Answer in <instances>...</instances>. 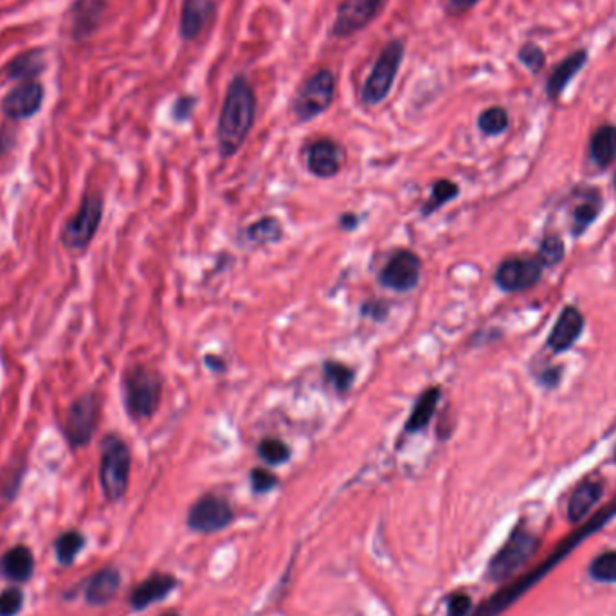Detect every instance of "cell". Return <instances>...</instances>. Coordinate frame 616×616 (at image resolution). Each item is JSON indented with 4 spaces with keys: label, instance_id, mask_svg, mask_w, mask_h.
Listing matches in <instances>:
<instances>
[{
    "label": "cell",
    "instance_id": "cell-1",
    "mask_svg": "<svg viewBox=\"0 0 616 616\" xmlns=\"http://www.w3.org/2000/svg\"><path fill=\"white\" fill-rule=\"evenodd\" d=\"M257 119V92L249 80L237 75L226 90L218 116L217 141L224 159L233 157L246 143Z\"/></svg>",
    "mask_w": 616,
    "mask_h": 616
},
{
    "label": "cell",
    "instance_id": "cell-2",
    "mask_svg": "<svg viewBox=\"0 0 616 616\" xmlns=\"http://www.w3.org/2000/svg\"><path fill=\"white\" fill-rule=\"evenodd\" d=\"M163 399V379L146 366H134L123 377V400L134 420H148L156 415Z\"/></svg>",
    "mask_w": 616,
    "mask_h": 616
},
{
    "label": "cell",
    "instance_id": "cell-3",
    "mask_svg": "<svg viewBox=\"0 0 616 616\" xmlns=\"http://www.w3.org/2000/svg\"><path fill=\"white\" fill-rule=\"evenodd\" d=\"M132 454L125 440L117 435H108L101 443L99 483L108 501H119L128 489Z\"/></svg>",
    "mask_w": 616,
    "mask_h": 616
},
{
    "label": "cell",
    "instance_id": "cell-4",
    "mask_svg": "<svg viewBox=\"0 0 616 616\" xmlns=\"http://www.w3.org/2000/svg\"><path fill=\"white\" fill-rule=\"evenodd\" d=\"M406 47L400 40H389L375 60L368 78L360 88V101L366 106L380 105L391 92L399 76Z\"/></svg>",
    "mask_w": 616,
    "mask_h": 616
},
{
    "label": "cell",
    "instance_id": "cell-5",
    "mask_svg": "<svg viewBox=\"0 0 616 616\" xmlns=\"http://www.w3.org/2000/svg\"><path fill=\"white\" fill-rule=\"evenodd\" d=\"M103 218V197L87 193L82 198L80 209L66 222L62 229V244L69 251H84L94 240Z\"/></svg>",
    "mask_w": 616,
    "mask_h": 616
},
{
    "label": "cell",
    "instance_id": "cell-6",
    "mask_svg": "<svg viewBox=\"0 0 616 616\" xmlns=\"http://www.w3.org/2000/svg\"><path fill=\"white\" fill-rule=\"evenodd\" d=\"M539 540L527 531L516 529L489 564V579L501 582L518 573L537 553Z\"/></svg>",
    "mask_w": 616,
    "mask_h": 616
},
{
    "label": "cell",
    "instance_id": "cell-7",
    "mask_svg": "<svg viewBox=\"0 0 616 616\" xmlns=\"http://www.w3.org/2000/svg\"><path fill=\"white\" fill-rule=\"evenodd\" d=\"M336 97V75L330 69H319L312 75L294 99V114L301 123L325 114Z\"/></svg>",
    "mask_w": 616,
    "mask_h": 616
},
{
    "label": "cell",
    "instance_id": "cell-8",
    "mask_svg": "<svg viewBox=\"0 0 616 616\" xmlns=\"http://www.w3.org/2000/svg\"><path fill=\"white\" fill-rule=\"evenodd\" d=\"M99 419V397L87 393L78 397L67 409L66 422L62 426L64 437L73 449L86 447L92 440Z\"/></svg>",
    "mask_w": 616,
    "mask_h": 616
},
{
    "label": "cell",
    "instance_id": "cell-9",
    "mask_svg": "<svg viewBox=\"0 0 616 616\" xmlns=\"http://www.w3.org/2000/svg\"><path fill=\"white\" fill-rule=\"evenodd\" d=\"M235 521L231 505L218 496H202L187 512V527L200 533H215L227 529Z\"/></svg>",
    "mask_w": 616,
    "mask_h": 616
},
{
    "label": "cell",
    "instance_id": "cell-10",
    "mask_svg": "<svg viewBox=\"0 0 616 616\" xmlns=\"http://www.w3.org/2000/svg\"><path fill=\"white\" fill-rule=\"evenodd\" d=\"M422 278V260L413 251H397L379 274V283L395 292L413 290Z\"/></svg>",
    "mask_w": 616,
    "mask_h": 616
},
{
    "label": "cell",
    "instance_id": "cell-11",
    "mask_svg": "<svg viewBox=\"0 0 616 616\" xmlns=\"http://www.w3.org/2000/svg\"><path fill=\"white\" fill-rule=\"evenodd\" d=\"M382 0H343L338 7L332 36L348 38L366 29L379 15Z\"/></svg>",
    "mask_w": 616,
    "mask_h": 616
},
{
    "label": "cell",
    "instance_id": "cell-12",
    "mask_svg": "<svg viewBox=\"0 0 616 616\" xmlns=\"http://www.w3.org/2000/svg\"><path fill=\"white\" fill-rule=\"evenodd\" d=\"M45 88L38 82H25L11 88L2 99V112L11 121H25L36 116L44 105Z\"/></svg>",
    "mask_w": 616,
    "mask_h": 616
},
{
    "label": "cell",
    "instance_id": "cell-13",
    "mask_svg": "<svg viewBox=\"0 0 616 616\" xmlns=\"http://www.w3.org/2000/svg\"><path fill=\"white\" fill-rule=\"evenodd\" d=\"M542 265L537 258H509L498 267L496 270V283L505 292H521L533 287L542 274Z\"/></svg>",
    "mask_w": 616,
    "mask_h": 616
},
{
    "label": "cell",
    "instance_id": "cell-14",
    "mask_svg": "<svg viewBox=\"0 0 616 616\" xmlns=\"http://www.w3.org/2000/svg\"><path fill=\"white\" fill-rule=\"evenodd\" d=\"M108 0H73L67 18L69 33L76 44H84L97 31Z\"/></svg>",
    "mask_w": 616,
    "mask_h": 616
},
{
    "label": "cell",
    "instance_id": "cell-15",
    "mask_svg": "<svg viewBox=\"0 0 616 616\" xmlns=\"http://www.w3.org/2000/svg\"><path fill=\"white\" fill-rule=\"evenodd\" d=\"M345 148L332 139H318L307 150V167L312 176L332 178L345 163Z\"/></svg>",
    "mask_w": 616,
    "mask_h": 616
},
{
    "label": "cell",
    "instance_id": "cell-16",
    "mask_svg": "<svg viewBox=\"0 0 616 616\" xmlns=\"http://www.w3.org/2000/svg\"><path fill=\"white\" fill-rule=\"evenodd\" d=\"M217 0H182L178 33L184 42L197 40L213 22Z\"/></svg>",
    "mask_w": 616,
    "mask_h": 616
},
{
    "label": "cell",
    "instance_id": "cell-17",
    "mask_svg": "<svg viewBox=\"0 0 616 616\" xmlns=\"http://www.w3.org/2000/svg\"><path fill=\"white\" fill-rule=\"evenodd\" d=\"M45 69V56L42 49H29L25 53H20L13 60H9L0 69V80L13 82V84H25V82H36L38 76H42Z\"/></svg>",
    "mask_w": 616,
    "mask_h": 616
},
{
    "label": "cell",
    "instance_id": "cell-18",
    "mask_svg": "<svg viewBox=\"0 0 616 616\" xmlns=\"http://www.w3.org/2000/svg\"><path fill=\"white\" fill-rule=\"evenodd\" d=\"M582 328H584L582 314L575 307H566L550 334L548 347L555 353L566 352L577 343V339L582 334Z\"/></svg>",
    "mask_w": 616,
    "mask_h": 616
},
{
    "label": "cell",
    "instance_id": "cell-19",
    "mask_svg": "<svg viewBox=\"0 0 616 616\" xmlns=\"http://www.w3.org/2000/svg\"><path fill=\"white\" fill-rule=\"evenodd\" d=\"M176 586L177 581L172 575L156 573L134 590V593L130 597V606L136 611H143L148 606L167 599L176 590Z\"/></svg>",
    "mask_w": 616,
    "mask_h": 616
},
{
    "label": "cell",
    "instance_id": "cell-20",
    "mask_svg": "<svg viewBox=\"0 0 616 616\" xmlns=\"http://www.w3.org/2000/svg\"><path fill=\"white\" fill-rule=\"evenodd\" d=\"M119 584H121V577L116 568H105L97 571L88 581L87 588H86V599L88 604L90 606L108 604L116 597Z\"/></svg>",
    "mask_w": 616,
    "mask_h": 616
},
{
    "label": "cell",
    "instance_id": "cell-21",
    "mask_svg": "<svg viewBox=\"0 0 616 616\" xmlns=\"http://www.w3.org/2000/svg\"><path fill=\"white\" fill-rule=\"evenodd\" d=\"M602 492H604V487L599 481H584V483H581L575 489V492L571 494L570 503H568V518H570V521L571 523H581L590 514V510L601 501Z\"/></svg>",
    "mask_w": 616,
    "mask_h": 616
},
{
    "label": "cell",
    "instance_id": "cell-22",
    "mask_svg": "<svg viewBox=\"0 0 616 616\" xmlns=\"http://www.w3.org/2000/svg\"><path fill=\"white\" fill-rule=\"evenodd\" d=\"M440 399L441 389L439 386H433V388L426 389L420 395V399L417 400V404H415V408L411 411V417L406 422V431L408 433H419V431L426 429L429 426L431 419L437 413Z\"/></svg>",
    "mask_w": 616,
    "mask_h": 616
},
{
    "label": "cell",
    "instance_id": "cell-23",
    "mask_svg": "<svg viewBox=\"0 0 616 616\" xmlns=\"http://www.w3.org/2000/svg\"><path fill=\"white\" fill-rule=\"evenodd\" d=\"M33 570H35V559H33V553L25 546H16L9 550L0 560V571L15 582L29 581L33 575Z\"/></svg>",
    "mask_w": 616,
    "mask_h": 616
},
{
    "label": "cell",
    "instance_id": "cell-24",
    "mask_svg": "<svg viewBox=\"0 0 616 616\" xmlns=\"http://www.w3.org/2000/svg\"><path fill=\"white\" fill-rule=\"evenodd\" d=\"M588 62V53L586 51H577L573 55H570L560 66L555 67V71L551 73L550 80H548V87L546 92L551 99H557L566 86L570 84V80L586 66Z\"/></svg>",
    "mask_w": 616,
    "mask_h": 616
},
{
    "label": "cell",
    "instance_id": "cell-25",
    "mask_svg": "<svg viewBox=\"0 0 616 616\" xmlns=\"http://www.w3.org/2000/svg\"><path fill=\"white\" fill-rule=\"evenodd\" d=\"M590 152L599 167H608L616 157V126H601L591 137Z\"/></svg>",
    "mask_w": 616,
    "mask_h": 616
},
{
    "label": "cell",
    "instance_id": "cell-26",
    "mask_svg": "<svg viewBox=\"0 0 616 616\" xmlns=\"http://www.w3.org/2000/svg\"><path fill=\"white\" fill-rule=\"evenodd\" d=\"M509 112L503 106H490L478 117V128L485 136H500L509 128Z\"/></svg>",
    "mask_w": 616,
    "mask_h": 616
},
{
    "label": "cell",
    "instance_id": "cell-27",
    "mask_svg": "<svg viewBox=\"0 0 616 616\" xmlns=\"http://www.w3.org/2000/svg\"><path fill=\"white\" fill-rule=\"evenodd\" d=\"M247 238L253 244L264 246V244H272L281 238V224L274 217H265L257 220L253 226L247 229Z\"/></svg>",
    "mask_w": 616,
    "mask_h": 616
},
{
    "label": "cell",
    "instance_id": "cell-28",
    "mask_svg": "<svg viewBox=\"0 0 616 616\" xmlns=\"http://www.w3.org/2000/svg\"><path fill=\"white\" fill-rule=\"evenodd\" d=\"M458 186L452 182V180H447V178H440L433 184L431 187V197L429 200L424 204L422 207V215L429 217L431 213L439 211L441 206H445L447 202H450L452 198L458 197Z\"/></svg>",
    "mask_w": 616,
    "mask_h": 616
},
{
    "label": "cell",
    "instance_id": "cell-29",
    "mask_svg": "<svg viewBox=\"0 0 616 616\" xmlns=\"http://www.w3.org/2000/svg\"><path fill=\"white\" fill-rule=\"evenodd\" d=\"M325 379L328 384L334 386V389L341 395H347L353 386V369L343 362L327 360L325 362Z\"/></svg>",
    "mask_w": 616,
    "mask_h": 616
},
{
    "label": "cell",
    "instance_id": "cell-30",
    "mask_svg": "<svg viewBox=\"0 0 616 616\" xmlns=\"http://www.w3.org/2000/svg\"><path fill=\"white\" fill-rule=\"evenodd\" d=\"M590 577L602 584H616V550L604 551L593 559Z\"/></svg>",
    "mask_w": 616,
    "mask_h": 616
},
{
    "label": "cell",
    "instance_id": "cell-31",
    "mask_svg": "<svg viewBox=\"0 0 616 616\" xmlns=\"http://www.w3.org/2000/svg\"><path fill=\"white\" fill-rule=\"evenodd\" d=\"M84 544H86V539H84L82 533H78V531H67V533H64L58 539V542H56V557H58V560L62 564H71L76 559V555L82 551Z\"/></svg>",
    "mask_w": 616,
    "mask_h": 616
},
{
    "label": "cell",
    "instance_id": "cell-32",
    "mask_svg": "<svg viewBox=\"0 0 616 616\" xmlns=\"http://www.w3.org/2000/svg\"><path fill=\"white\" fill-rule=\"evenodd\" d=\"M258 456L267 465H281L290 459V447L279 439H264L258 445Z\"/></svg>",
    "mask_w": 616,
    "mask_h": 616
},
{
    "label": "cell",
    "instance_id": "cell-33",
    "mask_svg": "<svg viewBox=\"0 0 616 616\" xmlns=\"http://www.w3.org/2000/svg\"><path fill=\"white\" fill-rule=\"evenodd\" d=\"M539 260V264L542 267H555L557 264L562 262L564 258V244L559 237L550 235L540 242L539 253L535 257Z\"/></svg>",
    "mask_w": 616,
    "mask_h": 616
},
{
    "label": "cell",
    "instance_id": "cell-34",
    "mask_svg": "<svg viewBox=\"0 0 616 616\" xmlns=\"http://www.w3.org/2000/svg\"><path fill=\"white\" fill-rule=\"evenodd\" d=\"M597 215H599V206L597 204L586 202V204L579 206L575 209V215H573V233L575 235L584 233V229L597 218Z\"/></svg>",
    "mask_w": 616,
    "mask_h": 616
},
{
    "label": "cell",
    "instance_id": "cell-35",
    "mask_svg": "<svg viewBox=\"0 0 616 616\" xmlns=\"http://www.w3.org/2000/svg\"><path fill=\"white\" fill-rule=\"evenodd\" d=\"M518 58L529 67L531 73H539L544 66V53L539 45L535 44H525L521 49H520V55Z\"/></svg>",
    "mask_w": 616,
    "mask_h": 616
},
{
    "label": "cell",
    "instance_id": "cell-36",
    "mask_svg": "<svg viewBox=\"0 0 616 616\" xmlns=\"http://www.w3.org/2000/svg\"><path fill=\"white\" fill-rule=\"evenodd\" d=\"M24 606V595L18 590H7L0 595V616H15Z\"/></svg>",
    "mask_w": 616,
    "mask_h": 616
},
{
    "label": "cell",
    "instance_id": "cell-37",
    "mask_svg": "<svg viewBox=\"0 0 616 616\" xmlns=\"http://www.w3.org/2000/svg\"><path fill=\"white\" fill-rule=\"evenodd\" d=\"M251 485L257 494H265L278 485V478L270 470L258 467V469H253L251 472Z\"/></svg>",
    "mask_w": 616,
    "mask_h": 616
},
{
    "label": "cell",
    "instance_id": "cell-38",
    "mask_svg": "<svg viewBox=\"0 0 616 616\" xmlns=\"http://www.w3.org/2000/svg\"><path fill=\"white\" fill-rule=\"evenodd\" d=\"M197 105V97L195 96H178L172 106V117L182 123V121H187L193 114V108Z\"/></svg>",
    "mask_w": 616,
    "mask_h": 616
},
{
    "label": "cell",
    "instance_id": "cell-39",
    "mask_svg": "<svg viewBox=\"0 0 616 616\" xmlns=\"http://www.w3.org/2000/svg\"><path fill=\"white\" fill-rule=\"evenodd\" d=\"M470 597L465 593H454L447 602V616H467L470 611Z\"/></svg>",
    "mask_w": 616,
    "mask_h": 616
},
{
    "label": "cell",
    "instance_id": "cell-40",
    "mask_svg": "<svg viewBox=\"0 0 616 616\" xmlns=\"http://www.w3.org/2000/svg\"><path fill=\"white\" fill-rule=\"evenodd\" d=\"M480 0H447V13L449 15H463L465 11L472 9Z\"/></svg>",
    "mask_w": 616,
    "mask_h": 616
},
{
    "label": "cell",
    "instance_id": "cell-41",
    "mask_svg": "<svg viewBox=\"0 0 616 616\" xmlns=\"http://www.w3.org/2000/svg\"><path fill=\"white\" fill-rule=\"evenodd\" d=\"M13 145H15V132L2 126L0 128V157L5 156L13 148Z\"/></svg>",
    "mask_w": 616,
    "mask_h": 616
},
{
    "label": "cell",
    "instance_id": "cell-42",
    "mask_svg": "<svg viewBox=\"0 0 616 616\" xmlns=\"http://www.w3.org/2000/svg\"><path fill=\"white\" fill-rule=\"evenodd\" d=\"M341 226H343V229H347V231L355 229V226H357V217L352 215V213L343 215V217H341Z\"/></svg>",
    "mask_w": 616,
    "mask_h": 616
},
{
    "label": "cell",
    "instance_id": "cell-43",
    "mask_svg": "<svg viewBox=\"0 0 616 616\" xmlns=\"http://www.w3.org/2000/svg\"><path fill=\"white\" fill-rule=\"evenodd\" d=\"M165 616H177V615H165Z\"/></svg>",
    "mask_w": 616,
    "mask_h": 616
},
{
    "label": "cell",
    "instance_id": "cell-44",
    "mask_svg": "<svg viewBox=\"0 0 616 616\" xmlns=\"http://www.w3.org/2000/svg\"><path fill=\"white\" fill-rule=\"evenodd\" d=\"M615 186H616V178H615Z\"/></svg>",
    "mask_w": 616,
    "mask_h": 616
},
{
    "label": "cell",
    "instance_id": "cell-45",
    "mask_svg": "<svg viewBox=\"0 0 616 616\" xmlns=\"http://www.w3.org/2000/svg\"><path fill=\"white\" fill-rule=\"evenodd\" d=\"M615 458H616V454H615Z\"/></svg>",
    "mask_w": 616,
    "mask_h": 616
}]
</instances>
